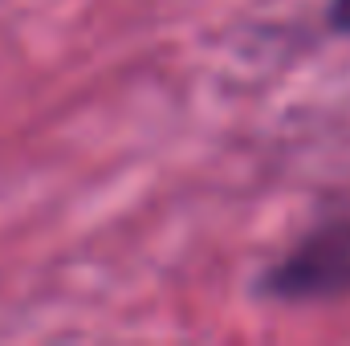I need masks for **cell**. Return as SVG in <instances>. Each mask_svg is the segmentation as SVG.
Returning <instances> with one entry per match:
<instances>
[{"instance_id": "cell-1", "label": "cell", "mask_w": 350, "mask_h": 346, "mask_svg": "<svg viewBox=\"0 0 350 346\" xmlns=\"http://www.w3.org/2000/svg\"><path fill=\"white\" fill-rule=\"evenodd\" d=\"M273 302H334L350 293V216L322 220L261 277Z\"/></svg>"}, {"instance_id": "cell-2", "label": "cell", "mask_w": 350, "mask_h": 346, "mask_svg": "<svg viewBox=\"0 0 350 346\" xmlns=\"http://www.w3.org/2000/svg\"><path fill=\"white\" fill-rule=\"evenodd\" d=\"M330 25L350 37V0H330Z\"/></svg>"}]
</instances>
